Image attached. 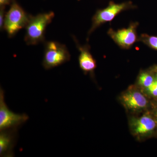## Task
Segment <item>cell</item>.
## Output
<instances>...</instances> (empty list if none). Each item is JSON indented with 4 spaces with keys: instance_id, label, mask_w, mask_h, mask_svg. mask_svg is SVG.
Listing matches in <instances>:
<instances>
[{
    "instance_id": "obj_1",
    "label": "cell",
    "mask_w": 157,
    "mask_h": 157,
    "mask_svg": "<svg viewBox=\"0 0 157 157\" xmlns=\"http://www.w3.org/2000/svg\"><path fill=\"white\" fill-rule=\"evenodd\" d=\"M55 17L53 11L31 15L25 27L24 40L27 45H36L45 40V30Z\"/></svg>"
},
{
    "instance_id": "obj_2",
    "label": "cell",
    "mask_w": 157,
    "mask_h": 157,
    "mask_svg": "<svg viewBox=\"0 0 157 157\" xmlns=\"http://www.w3.org/2000/svg\"><path fill=\"white\" fill-rule=\"evenodd\" d=\"M137 6L131 1L117 4L113 1L109 2L108 6L104 9H98L92 19V25L88 33L87 40L90 35L96 29L105 23L110 22L123 11L135 9Z\"/></svg>"
},
{
    "instance_id": "obj_3",
    "label": "cell",
    "mask_w": 157,
    "mask_h": 157,
    "mask_svg": "<svg viewBox=\"0 0 157 157\" xmlns=\"http://www.w3.org/2000/svg\"><path fill=\"white\" fill-rule=\"evenodd\" d=\"M31 15L24 11L16 0H12L10 9L6 12L4 25V30L9 38L14 36L21 29L25 28Z\"/></svg>"
},
{
    "instance_id": "obj_4",
    "label": "cell",
    "mask_w": 157,
    "mask_h": 157,
    "mask_svg": "<svg viewBox=\"0 0 157 157\" xmlns=\"http://www.w3.org/2000/svg\"><path fill=\"white\" fill-rule=\"evenodd\" d=\"M70 57L66 45L56 41H48L45 44L42 66L45 70H49L69 61Z\"/></svg>"
},
{
    "instance_id": "obj_5",
    "label": "cell",
    "mask_w": 157,
    "mask_h": 157,
    "mask_svg": "<svg viewBox=\"0 0 157 157\" xmlns=\"http://www.w3.org/2000/svg\"><path fill=\"white\" fill-rule=\"evenodd\" d=\"M29 119L27 114L14 113L10 110L5 101L2 89H0V131L15 128L24 123Z\"/></svg>"
},
{
    "instance_id": "obj_6",
    "label": "cell",
    "mask_w": 157,
    "mask_h": 157,
    "mask_svg": "<svg viewBox=\"0 0 157 157\" xmlns=\"http://www.w3.org/2000/svg\"><path fill=\"white\" fill-rule=\"evenodd\" d=\"M139 23L132 22L127 28L115 31L110 28L107 34L121 48L128 49L132 47L135 42H138L137 29Z\"/></svg>"
},
{
    "instance_id": "obj_7",
    "label": "cell",
    "mask_w": 157,
    "mask_h": 157,
    "mask_svg": "<svg viewBox=\"0 0 157 157\" xmlns=\"http://www.w3.org/2000/svg\"><path fill=\"white\" fill-rule=\"evenodd\" d=\"M72 37L76 47L80 52L78 56L79 67L86 74L93 73L97 68V63L90 52V45L88 44L84 45H80L76 37L74 36Z\"/></svg>"
},
{
    "instance_id": "obj_8",
    "label": "cell",
    "mask_w": 157,
    "mask_h": 157,
    "mask_svg": "<svg viewBox=\"0 0 157 157\" xmlns=\"http://www.w3.org/2000/svg\"><path fill=\"white\" fill-rule=\"evenodd\" d=\"M0 156H14L17 128L0 131Z\"/></svg>"
},
{
    "instance_id": "obj_9",
    "label": "cell",
    "mask_w": 157,
    "mask_h": 157,
    "mask_svg": "<svg viewBox=\"0 0 157 157\" xmlns=\"http://www.w3.org/2000/svg\"><path fill=\"white\" fill-rule=\"evenodd\" d=\"M121 101L126 107L134 110L144 108L147 104L146 98L137 91L125 93L122 96Z\"/></svg>"
},
{
    "instance_id": "obj_10",
    "label": "cell",
    "mask_w": 157,
    "mask_h": 157,
    "mask_svg": "<svg viewBox=\"0 0 157 157\" xmlns=\"http://www.w3.org/2000/svg\"><path fill=\"white\" fill-rule=\"evenodd\" d=\"M154 120L149 117H142L133 121L132 127L135 134L143 135L153 130L155 127Z\"/></svg>"
},
{
    "instance_id": "obj_11",
    "label": "cell",
    "mask_w": 157,
    "mask_h": 157,
    "mask_svg": "<svg viewBox=\"0 0 157 157\" xmlns=\"http://www.w3.org/2000/svg\"><path fill=\"white\" fill-rule=\"evenodd\" d=\"M138 41L142 42L149 48L157 51V36L142 34L138 37Z\"/></svg>"
},
{
    "instance_id": "obj_12",
    "label": "cell",
    "mask_w": 157,
    "mask_h": 157,
    "mask_svg": "<svg viewBox=\"0 0 157 157\" xmlns=\"http://www.w3.org/2000/svg\"><path fill=\"white\" fill-rule=\"evenodd\" d=\"M155 77L147 72H142L138 76V83L141 86L147 88L151 86L154 81Z\"/></svg>"
},
{
    "instance_id": "obj_13",
    "label": "cell",
    "mask_w": 157,
    "mask_h": 157,
    "mask_svg": "<svg viewBox=\"0 0 157 157\" xmlns=\"http://www.w3.org/2000/svg\"><path fill=\"white\" fill-rule=\"evenodd\" d=\"M6 8L0 7V29L1 31L4 30V21L6 13Z\"/></svg>"
},
{
    "instance_id": "obj_14",
    "label": "cell",
    "mask_w": 157,
    "mask_h": 157,
    "mask_svg": "<svg viewBox=\"0 0 157 157\" xmlns=\"http://www.w3.org/2000/svg\"><path fill=\"white\" fill-rule=\"evenodd\" d=\"M147 89L152 95L155 97L157 96V90L152 84L149 87L147 88Z\"/></svg>"
},
{
    "instance_id": "obj_15",
    "label": "cell",
    "mask_w": 157,
    "mask_h": 157,
    "mask_svg": "<svg viewBox=\"0 0 157 157\" xmlns=\"http://www.w3.org/2000/svg\"><path fill=\"white\" fill-rule=\"evenodd\" d=\"M12 0H0V7H6L11 5Z\"/></svg>"
},
{
    "instance_id": "obj_16",
    "label": "cell",
    "mask_w": 157,
    "mask_h": 157,
    "mask_svg": "<svg viewBox=\"0 0 157 157\" xmlns=\"http://www.w3.org/2000/svg\"><path fill=\"white\" fill-rule=\"evenodd\" d=\"M152 85L157 90V77H155V78L154 81L153 83H152Z\"/></svg>"
},
{
    "instance_id": "obj_17",
    "label": "cell",
    "mask_w": 157,
    "mask_h": 157,
    "mask_svg": "<svg viewBox=\"0 0 157 157\" xmlns=\"http://www.w3.org/2000/svg\"><path fill=\"white\" fill-rule=\"evenodd\" d=\"M155 72L157 74V67L155 68Z\"/></svg>"
},
{
    "instance_id": "obj_18",
    "label": "cell",
    "mask_w": 157,
    "mask_h": 157,
    "mask_svg": "<svg viewBox=\"0 0 157 157\" xmlns=\"http://www.w3.org/2000/svg\"><path fill=\"white\" fill-rule=\"evenodd\" d=\"M77 1H80V0H77Z\"/></svg>"
}]
</instances>
